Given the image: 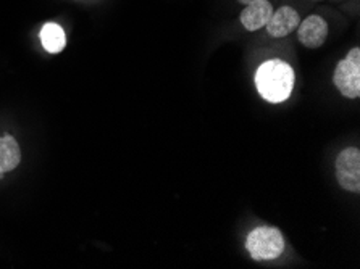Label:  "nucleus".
<instances>
[{"instance_id": "1", "label": "nucleus", "mask_w": 360, "mask_h": 269, "mask_svg": "<svg viewBox=\"0 0 360 269\" xmlns=\"http://www.w3.org/2000/svg\"><path fill=\"white\" fill-rule=\"evenodd\" d=\"M255 84H257V91L260 92V96L266 102H285L292 92L294 71L291 65H288L280 58L269 60V62H265L257 70Z\"/></svg>"}, {"instance_id": "9", "label": "nucleus", "mask_w": 360, "mask_h": 269, "mask_svg": "<svg viewBox=\"0 0 360 269\" xmlns=\"http://www.w3.org/2000/svg\"><path fill=\"white\" fill-rule=\"evenodd\" d=\"M41 42L49 53L62 52L67 46V34L57 23H47L41 29Z\"/></svg>"}, {"instance_id": "5", "label": "nucleus", "mask_w": 360, "mask_h": 269, "mask_svg": "<svg viewBox=\"0 0 360 269\" xmlns=\"http://www.w3.org/2000/svg\"><path fill=\"white\" fill-rule=\"evenodd\" d=\"M328 36V25L319 15H310L297 26V39L307 48H319Z\"/></svg>"}, {"instance_id": "6", "label": "nucleus", "mask_w": 360, "mask_h": 269, "mask_svg": "<svg viewBox=\"0 0 360 269\" xmlns=\"http://www.w3.org/2000/svg\"><path fill=\"white\" fill-rule=\"evenodd\" d=\"M299 23H301V18H299L296 10L291 7H281L274 12L265 27L271 37H286L297 29Z\"/></svg>"}, {"instance_id": "4", "label": "nucleus", "mask_w": 360, "mask_h": 269, "mask_svg": "<svg viewBox=\"0 0 360 269\" xmlns=\"http://www.w3.org/2000/svg\"><path fill=\"white\" fill-rule=\"evenodd\" d=\"M336 179L338 184L347 192H360V150L356 147H347L341 150L336 158Z\"/></svg>"}, {"instance_id": "2", "label": "nucleus", "mask_w": 360, "mask_h": 269, "mask_svg": "<svg viewBox=\"0 0 360 269\" xmlns=\"http://www.w3.org/2000/svg\"><path fill=\"white\" fill-rule=\"evenodd\" d=\"M285 245L281 230L271 226L255 228L245 240V249L255 261L275 260L285 251Z\"/></svg>"}, {"instance_id": "10", "label": "nucleus", "mask_w": 360, "mask_h": 269, "mask_svg": "<svg viewBox=\"0 0 360 269\" xmlns=\"http://www.w3.org/2000/svg\"><path fill=\"white\" fill-rule=\"evenodd\" d=\"M239 4H243V5H248V4H252V2H257V0H238Z\"/></svg>"}, {"instance_id": "3", "label": "nucleus", "mask_w": 360, "mask_h": 269, "mask_svg": "<svg viewBox=\"0 0 360 269\" xmlns=\"http://www.w3.org/2000/svg\"><path fill=\"white\" fill-rule=\"evenodd\" d=\"M336 89L346 98H359L360 96V48L354 47L338 63L333 74Z\"/></svg>"}, {"instance_id": "8", "label": "nucleus", "mask_w": 360, "mask_h": 269, "mask_svg": "<svg viewBox=\"0 0 360 269\" xmlns=\"http://www.w3.org/2000/svg\"><path fill=\"white\" fill-rule=\"evenodd\" d=\"M21 162V150L18 142L12 136L0 137V178L5 173L13 171Z\"/></svg>"}, {"instance_id": "7", "label": "nucleus", "mask_w": 360, "mask_h": 269, "mask_svg": "<svg viewBox=\"0 0 360 269\" xmlns=\"http://www.w3.org/2000/svg\"><path fill=\"white\" fill-rule=\"evenodd\" d=\"M271 15H274V5L269 0H257V2L245 5L239 20L248 31H259L269 23Z\"/></svg>"}]
</instances>
